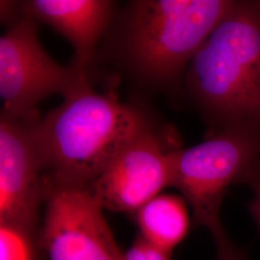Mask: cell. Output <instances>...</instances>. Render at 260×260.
Returning <instances> with one entry per match:
<instances>
[{"label":"cell","mask_w":260,"mask_h":260,"mask_svg":"<svg viewBox=\"0 0 260 260\" xmlns=\"http://www.w3.org/2000/svg\"><path fill=\"white\" fill-rule=\"evenodd\" d=\"M179 149L176 134L149 126L113 159L91 191L114 212H137L171 186V153Z\"/></svg>","instance_id":"7"},{"label":"cell","mask_w":260,"mask_h":260,"mask_svg":"<svg viewBox=\"0 0 260 260\" xmlns=\"http://www.w3.org/2000/svg\"><path fill=\"white\" fill-rule=\"evenodd\" d=\"M217 259L216 260H250L247 252L235 246L229 235L216 241Z\"/></svg>","instance_id":"13"},{"label":"cell","mask_w":260,"mask_h":260,"mask_svg":"<svg viewBox=\"0 0 260 260\" xmlns=\"http://www.w3.org/2000/svg\"><path fill=\"white\" fill-rule=\"evenodd\" d=\"M249 207L251 216L253 217V220L257 224L260 231V197L255 196L253 201H251V204L249 205Z\"/></svg>","instance_id":"14"},{"label":"cell","mask_w":260,"mask_h":260,"mask_svg":"<svg viewBox=\"0 0 260 260\" xmlns=\"http://www.w3.org/2000/svg\"><path fill=\"white\" fill-rule=\"evenodd\" d=\"M153 122L139 107L91 85L34 121L45 177L90 187L122 149Z\"/></svg>","instance_id":"1"},{"label":"cell","mask_w":260,"mask_h":260,"mask_svg":"<svg viewBox=\"0 0 260 260\" xmlns=\"http://www.w3.org/2000/svg\"><path fill=\"white\" fill-rule=\"evenodd\" d=\"M171 186L180 191L193 211L195 228L204 226L215 241L228 235L220 218L229 188L248 183L260 169V133L223 130L171 153Z\"/></svg>","instance_id":"4"},{"label":"cell","mask_w":260,"mask_h":260,"mask_svg":"<svg viewBox=\"0 0 260 260\" xmlns=\"http://www.w3.org/2000/svg\"><path fill=\"white\" fill-rule=\"evenodd\" d=\"M46 214L38 244L49 260H122L90 187L46 177Z\"/></svg>","instance_id":"6"},{"label":"cell","mask_w":260,"mask_h":260,"mask_svg":"<svg viewBox=\"0 0 260 260\" xmlns=\"http://www.w3.org/2000/svg\"><path fill=\"white\" fill-rule=\"evenodd\" d=\"M122 260H172L171 252L163 251L152 245L141 234L137 235Z\"/></svg>","instance_id":"12"},{"label":"cell","mask_w":260,"mask_h":260,"mask_svg":"<svg viewBox=\"0 0 260 260\" xmlns=\"http://www.w3.org/2000/svg\"><path fill=\"white\" fill-rule=\"evenodd\" d=\"M183 197L158 195L136 212L140 234L152 245L171 252L185 239L190 217Z\"/></svg>","instance_id":"10"},{"label":"cell","mask_w":260,"mask_h":260,"mask_svg":"<svg viewBox=\"0 0 260 260\" xmlns=\"http://www.w3.org/2000/svg\"><path fill=\"white\" fill-rule=\"evenodd\" d=\"M31 115L18 119L1 116L0 224L38 239V212L46 196V177Z\"/></svg>","instance_id":"8"},{"label":"cell","mask_w":260,"mask_h":260,"mask_svg":"<svg viewBox=\"0 0 260 260\" xmlns=\"http://www.w3.org/2000/svg\"><path fill=\"white\" fill-rule=\"evenodd\" d=\"M115 3L107 0H30L21 15L45 22L62 34L75 50L73 67L88 73L96 46L111 22Z\"/></svg>","instance_id":"9"},{"label":"cell","mask_w":260,"mask_h":260,"mask_svg":"<svg viewBox=\"0 0 260 260\" xmlns=\"http://www.w3.org/2000/svg\"><path fill=\"white\" fill-rule=\"evenodd\" d=\"M36 241L27 233L0 224L1 260H36Z\"/></svg>","instance_id":"11"},{"label":"cell","mask_w":260,"mask_h":260,"mask_svg":"<svg viewBox=\"0 0 260 260\" xmlns=\"http://www.w3.org/2000/svg\"><path fill=\"white\" fill-rule=\"evenodd\" d=\"M252 4L255 7V9L259 12L260 14V1H252Z\"/></svg>","instance_id":"16"},{"label":"cell","mask_w":260,"mask_h":260,"mask_svg":"<svg viewBox=\"0 0 260 260\" xmlns=\"http://www.w3.org/2000/svg\"><path fill=\"white\" fill-rule=\"evenodd\" d=\"M248 183L254 190L255 196L260 197V169L252 176V177H251Z\"/></svg>","instance_id":"15"},{"label":"cell","mask_w":260,"mask_h":260,"mask_svg":"<svg viewBox=\"0 0 260 260\" xmlns=\"http://www.w3.org/2000/svg\"><path fill=\"white\" fill-rule=\"evenodd\" d=\"M36 22L22 15L0 38L3 117H27L48 95L61 93L66 98L90 85L87 72L61 66L47 54L38 39Z\"/></svg>","instance_id":"5"},{"label":"cell","mask_w":260,"mask_h":260,"mask_svg":"<svg viewBox=\"0 0 260 260\" xmlns=\"http://www.w3.org/2000/svg\"><path fill=\"white\" fill-rule=\"evenodd\" d=\"M235 3L232 0L131 2L118 40L122 65L136 80L149 87L175 86Z\"/></svg>","instance_id":"3"},{"label":"cell","mask_w":260,"mask_h":260,"mask_svg":"<svg viewBox=\"0 0 260 260\" xmlns=\"http://www.w3.org/2000/svg\"><path fill=\"white\" fill-rule=\"evenodd\" d=\"M189 96L213 134L260 133V14L236 1L198 50L186 71Z\"/></svg>","instance_id":"2"}]
</instances>
